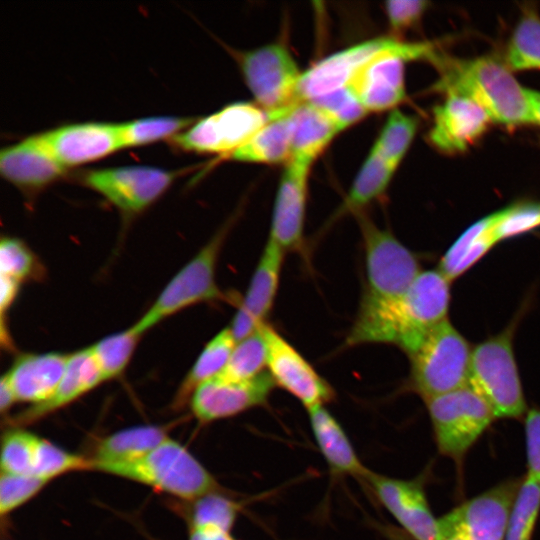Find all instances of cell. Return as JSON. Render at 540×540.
<instances>
[{"mask_svg":"<svg viewBox=\"0 0 540 540\" xmlns=\"http://www.w3.org/2000/svg\"><path fill=\"white\" fill-rule=\"evenodd\" d=\"M449 305L450 281L438 269L422 271L400 296L361 299L346 345L391 344L409 356L448 319Z\"/></svg>","mask_w":540,"mask_h":540,"instance_id":"1","label":"cell"},{"mask_svg":"<svg viewBox=\"0 0 540 540\" xmlns=\"http://www.w3.org/2000/svg\"><path fill=\"white\" fill-rule=\"evenodd\" d=\"M430 63L439 77L433 91L467 97L508 129L531 124L528 88L496 56L458 58L437 51Z\"/></svg>","mask_w":540,"mask_h":540,"instance_id":"2","label":"cell"},{"mask_svg":"<svg viewBox=\"0 0 540 540\" xmlns=\"http://www.w3.org/2000/svg\"><path fill=\"white\" fill-rule=\"evenodd\" d=\"M96 470L185 500H197L218 490L212 474L184 446L170 438L135 460L102 465Z\"/></svg>","mask_w":540,"mask_h":540,"instance_id":"3","label":"cell"},{"mask_svg":"<svg viewBox=\"0 0 540 540\" xmlns=\"http://www.w3.org/2000/svg\"><path fill=\"white\" fill-rule=\"evenodd\" d=\"M518 320L472 348L468 386L487 402L496 418L520 419L528 411L513 350Z\"/></svg>","mask_w":540,"mask_h":540,"instance_id":"4","label":"cell"},{"mask_svg":"<svg viewBox=\"0 0 540 540\" xmlns=\"http://www.w3.org/2000/svg\"><path fill=\"white\" fill-rule=\"evenodd\" d=\"M472 348L446 319L409 355L408 389L423 400L468 385Z\"/></svg>","mask_w":540,"mask_h":540,"instance_id":"5","label":"cell"},{"mask_svg":"<svg viewBox=\"0 0 540 540\" xmlns=\"http://www.w3.org/2000/svg\"><path fill=\"white\" fill-rule=\"evenodd\" d=\"M437 51L432 42H407L395 37L391 45L357 70L347 87L367 113L392 111L407 97L405 64L430 62Z\"/></svg>","mask_w":540,"mask_h":540,"instance_id":"6","label":"cell"},{"mask_svg":"<svg viewBox=\"0 0 540 540\" xmlns=\"http://www.w3.org/2000/svg\"><path fill=\"white\" fill-rule=\"evenodd\" d=\"M424 401L438 452L460 467L496 419L494 412L468 385Z\"/></svg>","mask_w":540,"mask_h":540,"instance_id":"7","label":"cell"},{"mask_svg":"<svg viewBox=\"0 0 540 540\" xmlns=\"http://www.w3.org/2000/svg\"><path fill=\"white\" fill-rule=\"evenodd\" d=\"M230 226H223L168 282L153 305L132 325L139 334L189 306L226 299L216 282V266Z\"/></svg>","mask_w":540,"mask_h":540,"instance_id":"8","label":"cell"},{"mask_svg":"<svg viewBox=\"0 0 540 540\" xmlns=\"http://www.w3.org/2000/svg\"><path fill=\"white\" fill-rule=\"evenodd\" d=\"M365 252L366 286L362 300H386L402 295L421 271L415 252L390 231L378 227L364 211L354 214Z\"/></svg>","mask_w":540,"mask_h":540,"instance_id":"9","label":"cell"},{"mask_svg":"<svg viewBox=\"0 0 540 540\" xmlns=\"http://www.w3.org/2000/svg\"><path fill=\"white\" fill-rule=\"evenodd\" d=\"M255 104L268 114L297 104L303 72L286 45L274 42L235 55Z\"/></svg>","mask_w":540,"mask_h":540,"instance_id":"10","label":"cell"},{"mask_svg":"<svg viewBox=\"0 0 540 540\" xmlns=\"http://www.w3.org/2000/svg\"><path fill=\"white\" fill-rule=\"evenodd\" d=\"M268 119L267 112L255 103H232L194 121L172 137V141L183 150L220 154L228 158L247 143Z\"/></svg>","mask_w":540,"mask_h":540,"instance_id":"11","label":"cell"},{"mask_svg":"<svg viewBox=\"0 0 540 540\" xmlns=\"http://www.w3.org/2000/svg\"><path fill=\"white\" fill-rule=\"evenodd\" d=\"M522 478L502 481L442 516V539L504 540Z\"/></svg>","mask_w":540,"mask_h":540,"instance_id":"12","label":"cell"},{"mask_svg":"<svg viewBox=\"0 0 540 540\" xmlns=\"http://www.w3.org/2000/svg\"><path fill=\"white\" fill-rule=\"evenodd\" d=\"M177 171L148 166H126L86 171L82 183L126 213L152 204L172 183Z\"/></svg>","mask_w":540,"mask_h":540,"instance_id":"13","label":"cell"},{"mask_svg":"<svg viewBox=\"0 0 540 540\" xmlns=\"http://www.w3.org/2000/svg\"><path fill=\"white\" fill-rule=\"evenodd\" d=\"M267 345L268 373L275 385L293 395L308 410L325 406L334 390L274 327L262 325Z\"/></svg>","mask_w":540,"mask_h":540,"instance_id":"14","label":"cell"},{"mask_svg":"<svg viewBox=\"0 0 540 540\" xmlns=\"http://www.w3.org/2000/svg\"><path fill=\"white\" fill-rule=\"evenodd\" d=\"M364 481L380 504L414 540H442L423 481L391 478L369 471Z\"/></svg>","mask_w":540,"mask_h":540,"instance_id":"15","label":"cell"},{"mask_svg":"<svg viewBox=\"0 0 540 540\" xmlns=\"http://www.w3.org/2000/svg\"><path fill=\"white\" fill-rule=\"evenodd\" d=\"M275 386L268 371L246 381L217 376L198 386L189 403L199 422L210 423L263 406Z\"/></svg>","mask_w":540,"mask_h":540,"instance_id":"16","label":"cell"},{"mask_svg":"<svg viewBox=\"0 0 540 540\" xmlns=\"http://www.w3.org/2000/svg\"><path fill=\"white\" fill-rule=\"evenodd\" d=\"M432 113L427 139L433 148L447 155L467 151L493 123L482 107L460 95H445L443 102L436 105Z\"/></svg>","mask_w":540,"mask_h":540,"instance_id":"17","label":"cell"},{"mask_svg":"<svg viewBox=\"0 0 540 540\" xmlns=\"http://www.w3.org/2000/svg\"><path fill=\"white\" fill-rule=\"evenodd\" d=\"M311 165L290 160L276 192L269 239L285 252L303 253L308 175Z\"/></svg>","mask_w":540,"mask_h":540,"instance_id":"18","label":"cell"},{"mask_svg":"<svg viewBox=\"0 0 540 540\" xmlns=\"http://www.w3.org/2000/svg\"><path fill=\"white\" fill-rule=\"evenodd\" d=\"M35 136L65 168L96 160L121 149L118 123L68 124Z\"/></svg>","mask_w":540,"mask_h":540,"instance_id":"19","label":"cell"},{"mask_svg":"<svg viewBox=\"0 0 540 540\" xmlns=\"http://www.w3.org/2000/svg\"><path fill=\"white\" fill-rule=\"evenodd\" d=\"M395 36L378 37L356 43L314 63L305 70L298 84V101H311L347 87L357 70Z\"/></svg>","mask_w":540,"mask_h":540,"instance_id":"20","label":"cell"},{"mask_svg":"<svg viewBox=\"0 0 540 540\" xmlns=\"http://www.w3.org/2000/svg\"><path fill=\"white\" fill-rule=\"evenodd\" d=\"M285 253L268 238L230 326L236 343L266 322L277 295Z\"/></svg>","mask_w":540,"mask_h":540,"instance_id":"21","label":"cell"},{"mask_svg":"<svg viewBox=\"0 0 540 540\" xmlns=\"http://www.w3.org/2000/svg\"><path fill=\"white\" fill-rule=\"evenodd\" d=\"M65 169L35 135L0 151L2 176L26 191L43 188L62 176Z\"/></svg>","mask_w":540,"mask_h":540,"instance_id":"22","label":"cell"},{"mask_svg":"<svg viewBox=\"0 0 540 540\" xmlns=\"http://www.w3.org/2000/svg\"><path fill=\"white\" fill-rule=\"evenodd\" d=\"M69 354L56 352L20 356L5 374L17 401L41 404L55 393Z\"/></svg>","mask_w":540,"mask_h":540,"instance_id":"23","label":"cell"},{"mask_svg":"<svg viewBox=\"0 0 540 540\" xmlns=\"http://www.w3.org/2000/svg\"><path fill=\"white\" fill-rule=\"evenodd\" d=\"M307 412L313 436L331 473L364 480L370 470L361 462L340 423L325 406Z\"/></svg>","mask_w":540,"mask_h":540,"instance_id":"24","label":"cell"},{"mask_svg":"<svg viewBox=\"0 0 540 540\" xmlns=\"http://www.w3.org/2000/svg\"><path fill=\"white\" fill-rule=\"evenodd\" d=\"M104 381L90 347L69 354L65 372L52 397L32 405L17 420L24 423L39 419L72 403Z\"/></svg>","mask_w":540,"mask_h":540,"instance_id":"25","label":"cell"},{"mask_svg":"<svg viewBox=\"0 0 540 540\" xmlns=\"http://www.w3.org/2000/svg\"><path fill=\"white\" fill-rule=\"evenodd\" d=\"M291 159L312 165L343 129L315 104L303 101L290 112ZM289 160V161H290Z\"/></svg>","mask_w":540,"mask_h":540,"instance_id":"26","label":"cell"},{"mask_svg":"<svg viewBox=\"0 0 540 540\" xmlns=\"http://www.w3.org/2000/svg\"><path fill=\"white\" fill-rule=\"evenodd\" d=\"M292 108L267 113L269 119L265 125L228 158L246 163L287 164L292 153Z\"/></svg>","mask_w":540,"mask_h":540,"instance_id":"27","label":"cell"},{"mask_svg":"<svg viewBox=\"0 0 540 540\" xmlns=\"http://www.w3.org/2000/svg\"><path fill=\"white\" fill-rule=\"evenodd\" d=\"M496 212L467 227L441 257L438 270L451 282L477 264L497 244Z\"/></svg>","mask_w":540,"mask_h":540,"instance_id":"28","label":"cell"},{"mask_svg":"<svg viewBox=\"0 0 540 540\" xmlns=\"http://www.w3.org/2000/svg\"><path fill=\"white\" fill-rule=\"evenodd\" d=\"M169 437L159 427L137 426L115 432L101 440L92 459L93 470L102 465L135 460Z\"/></svg>","mask_w":540,"mask_h":540,"instance_id":"29","label":"cell"},{"mask_svg":"<svg viewBox=\"0 0 540 540\" xmlns=\"http://www.w3.org/2000/svg\"><path fill=\"white\" fill-rule=\"evenodd\" d=\"M395 171L380 155L370 150L336 215H354L363 211L384 195Z\"/></svg>","mask_w":540,"mask_h":540,"instance_id":"30","label":"cell"},{"mask_svg":"<svg viewBox=\"0 0 540 540\" xmlns=\"http://www.w3.org/2000/svg\"><path fill=\"white\" fill-rule=\"evenodd\" d=\"M236 340L230 327L222 329L204 347L180 385L175 404L189 402L193 391L204 382L220 375L226 367Z\"/></svg>","mask_w":540,"mask_h":540,"instance_id":"31","label":"cell"},{"mask_svg":"<svg viewBox=\"0 0 540 540\" xmlns=\"http://www.w3.org/2000/svg\"><path fill=\"white\" fill-rule=\"evenodd\" d=\"M503 60L513 73L540 70V15L535 7L522 8Z\"/></svg>","mask_w":540,"mask_h":540,"instance_id":"32","label":"cell"},{"mask_svg":"<svg viewBox=\"0 0 540 540\" xmlns=\"http://www.w3.org/2000/svg\"><path fill=\"white\" fill-rule=\"evenodd\" d=\"M418 129V119L400 109L390 111L371 150L395 170L408 152Z\"/></svg>","mask_w":540,"mask_h":540,"instance_id":"33","label":"cell"},{"mask_svg":"<svg viewBox=\"0 0 540 540\" xmlns=\"http://www.w3.org/2000/svg\"><path fill=\"white\" fill-rule=\"evenodd\" d=\"M262 325L254 333L236 343L226 367L218 376L232 381H246L264 372L263 368L267 363V345Z\"/></svg>","mask_w":540,"mask_h":540,"instance_id":"34","label":"cell"},{"mask_svg":"<svg viewBox=\"0 0 540 540\" xmlns=\"http://www.w3.org/2000/svg\"><path fill=\"white\" fill-rule=\"evenodd\" d=\"M194 122L191 118L158 116L118 123L121 148L174 137Z\"/></svg>","mask_w":540,"mask_h":540,"instance_id":"35","label":"cell"},{"mask_svg":"<svg viewBox=\"0 0 540 540\" xmlns=\"http://www.w3.org/2000/svg\"><path fill=\"white\" fill-rule=\"evenodd\" d=\"M140 337L141 334L131 326L90 346L105 381L119 376L124 371Z\"/></svg>","mask_w":540,"mask_h":540,"instance_id":"36","label":"cell"},{"mask_svg":"<svg viewBox=\"0 0 540 540\" xmlns=\"http://www.w3.org/2000/svg\"><path fill=\"white\" fill-rule=\"evenodd\" d=\"M540 514V482L523 476L504 540H531Z\"/></svg>","mask_w":540,"mask_h":540,"instance_id":"37","label":"cell"},{"mask_svg":"<svg viewBox=\"0 0 540 540\" xmlns=\"http://www.w3.org/2000/svg\"><path fill=\"white\" fill-rule=\"evenodd\" d=\"M83 470H93L91 458L70 453L38 437L33 463V475L51 481L64 473Z\"/></svg>","mask_w":540,"mask_h":540,"instance_id":"38","label":"cell"},{"mask_svg":"<svg viewBox=\"0 0 540 540\" xmlns=\"http://www.w3.org/2000/svg\"><path fill=\"white\" fill-rule=\"evenodd\" d=\"M239 512L238 503L216 492L204 495L192 508L191 529L230 532Z\"/></svg>","mask_w":540,"mask_h":540,"instance_id":"39","label":"cell"},{"mask_svg":"<svg viewBox=\"0 0 540 540\" xmlns=\"http://www.w3.org/2000/svg\"><path fill=\"white\" fill-rule=\"evenodd\" d=\"M495 212L494 235L497 243L540 228V201H518Z\"/></svg>","mask_w":540,"mask_h":540,"instance_id":"40","label":"cell"},{"mask_svg":"<svg viewBox=\"0 0 540 540\" xmlns=\"http://www.w3.org/2000/svg\"><path fill=\"white\" fill-rule=\"evenodd\" d=\"M38 436L24 431H8L3 437L1 448V470L3 473L33 475V463Z\"/></svg>","mask_w":540,"mask_h":540,"instance_id":"41","label":"cell"},{"mask_svg":"<svg viewBox=\"0 0 540 540\" xmlns=\"http://www.w3.org/2000/svg\"><path fill=\"white\" fill-rule=\"evenodd\" d=\"M50 480L36 475L1 472L0 513L8 514L35 496Z\"/></svg>","mask_w":540,"mask_h":540,"instance_id":"42","label":"cell"},{"mask_svg":"<svg viewBox=\"0 0 540 540\" xmlns=\"http://www.w3.org/2000/svg\"><path fill=\"white\" fill-rule=\"evenodd\" d=\"M308 102L318 106L343 130L367 115V111L348 87Z\"/></svg>","mask_w":540,"mask_h":540,"instance_id":"43","label":"cell"},{"mask_svg":"<svg viewBox=\"0 0 540 540\" xmlns=\"http://www.w3.org/2000/svg\"><path fill=\"white\" fill-rule=\"evenodd\" d=\"M36 261L32 251L20 240L6 237L0 243L1 276L19 283L32 276Z\"/></svg>","mask_w":540,"mask_h":540,"instance_id":"44","label":"cell"},{"mask_svg":"<svg viewBox=\"0 0 540 540\" xmlns=\"http://www.w3.org/2000/svg\"><path fill=\"white\" fill-rule=\"evenodd\" d=\"M430 6L425 0H391L385 3V14L394 34H400L420 22Z\"/></svg>","mask_w":540,"mask_h":540,"instance_id":"45","label":"cell"},{"mask_svg":"<svg viewBox=\"0 0 540 540\" xmlns=\"http://www.w3.org/2000/svg\"><path fill=\"white\" fill-rule=\"evenodd\" d=\"M526 467L528 478L540 482V409L532 408L524 416Z\"/></svg>","mask_w":540,"mask_h":540,"instance_id":"46","label":"cell"},{"mask_svg":"<svg viewBox=\"0 0 540 540\" xmlns=\"http://www.w3.org/2000/svg\"><path fill=\"white\" fill-rule=\"evenodd\" d=\"M1 300H0V306H1V315L3 317L4 313L9 309L11 304L14 302L17 292L19 290L20 283L5 277L1 276Z\"/></svg>","mask_w":540,"mask_h":540,"instance_id":"47","label":"cell"},{"mask_svg":"<svg viewBox=\"0 0 540 540\" xmlns=\"http://www.w3.org/2000/svg\"><path fill=\"white\" fill-rule=\"evenodd\" d=\"M189 540H236L230 532L213 529H191Z\"/></svg>","mask_w":540,"mask_h":540,"instance_id":"48","label":"cell"},{"mask_svg":"<svg viewBox=\"0 0 540 540\" xmlns=\"http://www.w3.org/2000/svg\"><path fill=\"white\" fill-rule=\"evenodd\" d=\"M15 402L16 396L13 391L12 386L10 385L8 379L3 375L0 383V409L4 413L7 411Z\"/></svg>","mask_w":540,"mask_h":540,"instance_id":"49","label":"cell"},{"mask_svg":"<svg viewBox=\"0 0 540 540\" xmlns=\"http://www.w3.org/2000/svg\"><path fill=\"white\" fill-rule=\"evenodd\" d=\"M531 107V124L540 126V91L528 88Z\"/></svg>","mask_w":540,"mask_h":540,"instance_id":"50","label":"cell"},{"mask_svg":"<svg viewBox=\"0 0 540 540\" xmlns=\"http://www.w3.org/2000/svg\"><path fill=\"white\" fill-rule=\"evenodd\" d=\"M442 540H464V539H461L458 537H446V538H443Z\"/></svg>","mask_w":540,"mask_h":540,"instance_id":"51","label":"cell"}]
</instances>
